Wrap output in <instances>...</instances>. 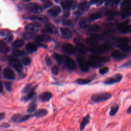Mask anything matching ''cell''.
<instances>
[{
    "label": "cell",
    "mask_w": 131,
    "mask_h": 131,
    "mask_svg": "<svg viewBox=\"0 0 131 131\" xmlns=\"http://www.w3.org/2000/svg\"><path fill=\"white\" fill-rule=\"evenodd\" d=\"M112 94L108 92H102L93 94L91 98V100L95 103H99L109 99Z\"/></svg>",
    "instance_id": "1"
},
{
    "label": "cell",
    "mask_w": 131,
    "mask_h": 131,
    "mask_svg": "<svg viewBox=\"0 0 131 131\" xmlns=\"http://www.w3.org/2000/svg\"><path fill=\"white\" fill-rule=\"evenodd\" d=\"M8 60L9 64L14 68L17 72L20 73L22 72L23 70V66L17 58L9 56L8 58Z\"/></svg>",
    "instance_id": "2"
},
{
    "label": "cell",
    "mask_w": 131,
    "mask_h": 131,
    "mask_svg": "<svg viewBox=\"0 0 131 131\" xmlns=\"http://www.w3.org/2000/svg\"><path fill=\"white\" fill-rule=\"evenodd\" d=\"M129 22V20H127L118 24L117 26L118 30L122 33H129L131 31Z\"/></svg>",
    "instance_id": "3"
},
{
    "label": "cell",
    "mask_w": 131,
    "mask_h": 131,
    "mask_svg": "<svg viewBox=\"0 0 131 131\" xmlns=\"http://www.w3.org/2000/svg\"><path fill=\"white\" fill-rule=\"evenodd\" d=\"M121 16L123 18H126L130 15V5L129 1H124L121 4Z\"/></svg>",
    "instance_id": "4"
},
{
    "label": "cell",
    "mask_w": 131,
    "mask_h": 131,
    "mask_svg": "<svg viewBox=\"0 0 131 131\" xmlns=\"http://www.w3.org/2000/svg\"><path fill=\"white\" fill-rule=\"evenodd\" d=\"M27 9L33 13L40 14L42 12V8L38 4L35 3H30L27 6Z\"/></svg>",
    "instance_id": "5"
},
{
    "label": "cell",
    "mask_w": 131,
    "mask_h": 131,
    "mask_svg": "<svg viewBox=\"0 0 131 131\" xmlns=\"http://www.w3.org/2000/svg\"><path fill=\"white\" fill-rule=\"evenodd\" d=\"M122 78V75L120 74H117L112 77H108L104 81V83L106 85L113 84L115 83L119 82L121 80Z\"/></svg>",
    "instance_id": "6"
},
{
    "label": "cell",
    "mask_w": 131,
    "mask_h": 131,
    "mask_svg": "<svg viewBox=\"0 0 131 131\" xmlns=\"http://www.w3.org/2000/svg\"><path fill=\"white\" fill-rule=\"evenodd\" d=\"M41 28V26L38 23H31L28 24L26 27L25 29L28 33H34L38 32Z\"/></svg>",
    "instance_id": "7"
},
{
    "label": "cell",
    "mask_w": 131,
    "mask_h": 131,
    "mask_svg": "<svg viewBox=\"0 0 131 131\" xmlns=\"http://www.w3.org/2000/svg\"><path fill=\"white\" fill-rule=\"evenodd\" d=\"M89 59L92 60L94 62L102 65L103 63L108 62L110 60V58L107 56H99L97 55H92L90 56Z\"/></svg>",
    "instance_id": "8"
},
{
    "label": "cell",
    "mask_w": 131,
    "mask_h": 131,
    "mask_svg": "<svg viewBox=\"0 0 131 131\" xmlns=\"http://www.w3.org/2000/svg\"><path fill=\"white\" fill-rule=\"evenodd\" d=\"M77 61L81 71L84 72H86L88 71L89 69V66L88 63L87 61L85 59V58L83 57H82V56L78 57L77 58Z\"/></svg>",
    "instance_id": "9"
},
{
    "label": "cell",
    "mask_w": 131,
    "mask_h": 131,
    "mask_svg": "<svg viewBox=\"0 0 131 131\" xmlns=\"http://www.w3.org/2000/svg\"><path fill=\"white\" fill-rule=\"evenodd\" d=\"M91 51L95 53H103L107 51L110 49L109 46L107 43H103L99 47H96L95 48H91Z\"/></svg>",
    "instance_id": "10"
},
{
    "label": "cell",
    "mask_w": 131,
    "mask_h": 131,
    "mask_svg": "<svg viewBox=\"0 0 131 131\" xmlns=\"http://www.w3.org/2000/svg\"><path fill=\"white\" fill-rule=\"evenodd\" d=\"M76 5V2L72 1H63L61 2V6L63 11H70L71 8L74 9Z\"/></svg>",
    "instance_id": "11"
},
{
    "label": "cell",
    "mask_w": 131,
    "mask_h": 131,
    "mask_svg": "<svg viewBox=\"0 0 131 131\" xmlns=\"http://www.w3.org/2000/svg\"><path fill=\"white\" fill-rule=\"evenodd\" d=\"M41 32L47 34H56L57 32V30L54 26L52 24H46L44 28L41 30Z\"/></svg>",
    "instance_id": "12"
},
{
    "label": "cell",
    "mask_w": 131,
    "mask_h": 131,
    "mask_svg": "<svg viewBox=\"0 0 131 131\" xmlns=\"http://www.w3.org/2000/svg\"><path fill=\"white\" fill-rule=\"evenodd\" d=\"M3 75L5 79L9 80H14L15 79V74L10 68H5L3 72Z\"/></svg>",
    "instance_id": "13"
},
{
    "label": "cell",
    "mask_w": 131,
    "mask_h": 131,
    "mask_svg": "<svg viewBox=\"0 0 131 131\" xmlns=\"http://www.w3.org/2000/svg\"><path fill=\"white\" fill-rule=\"evenodd\" d=\"M24 18L27 19H31L34 20H38L43 23L48 22V18L44 16H37V15H24Z\"/></svg>",
    "instance_id": "14"
},
{
    "label": "cell",
    "mask_w": 131,
    "mask_h": 131,
    "mask_svg": "<svg viewBox=\"0 0 131 131\" xmlns=\"http://www.w3.org/2000/svg\"><path fill=\"white\" fill-rule=\"evenodd\" d=\"M62 49L64 52L69 54H73L76 51L74 47L70 43H64L62 46Z\"/></svg>",
    "instance_id": "15"
},
{
    "label": "cell",
    "mask_w": 131,
    "mask_h": 131,
    "mask_svg": "<svg viewBox=\"0 0 131 131\" xmlns=\"http://www.w3.org/2000/svg\"><path fill=\"white\" fill-rule=\"evenodd\" d=\"M48 114V111L45 108H40V109L36 110V111L32 115V117L39 118L47 116Z\"/></svg>",
    "instance_id": "16"
},
{
    "label": "cell",
    "mask_w": 131,
    "mask_h": 131,
    "mask_svg": "<svg viewBox=\"0 0 131 131\" xmlns=\"http://www.w3.org/2000/svg\"><path fill=\"white\" fill-rule=\"evenodd\" d=\"M64 61L67 67L71 70H75L76 68V63L75 61L69 57H66L64 58Z\"/></svg>",
    "instance_id": "17"
},
{
    "label": "cell",
    "mask_w": 131,
    "mask_h": 131,
    "mask_svg": "<svg viewBox=\"0 0 131 131\" xmlns=\"http://www.w3.org/2000/svg\"><path fill=\"white\" fill-rule=\"evenodd\" d=\"M36 88V87L35 86L33 89H32L31 90H30V91L29 92L27 95L23 97L21 99V100L24 102H26L29 101L30 100L33 99L36 95V93L35 92V90Z\"/></svg>",
    "instance_id": "18"
},
{
    "label": "cell",
    "mask_w": 131,
    "mask_h": 131,
    "mask_svg": "<svg viewBox=\"0 0 131 131\" xmlns=\"http://www.w3.org/2000/svg\"><path fill=\"white\" fill-rule=\"evenodd\" d=\"M90 116L89 114L85 116L81 120L80 123V130L83 131L86 126L90 123Z\"/></svg>",
    "instance_id": "19"
},
{
    "label": "cell",
    "mask_w": 131,
    "mask_h": 131,
    "mask_svg": "<svg viewBox=\"0 0 131 131\" xmlns=\"http://www.w3.org/2000/svg\"><path fill=\"white\" fill-rule=\"evenodd\" d=\"M53 95L49 92H45L40 94L39 96V99L42 102H48L52 97Z\"/></svg>",
    "instance_id": "20"
},
{
    "label": "cell",
    "mask_w": 131,
    "mask_h": 131,
    "mask_svg": "<svg viewBox=\"0 0 131 131\" xmlns=\"http://www.w3.org/2000/svg\"><path fill=\"white\" fill-rule=\"evenodd\" d=\"M61 12V8L57 6H55L48 11V13L52 16L58 15Z\"/></svg>",
    "instance_id": "21"
},
{
    "label": "cell",
    "mask_w": 131,
    "mask_h": 131,
    "mask_svg": "<svg viewBox=\"0 0 131 131\" xmlns=\"http://www.w3.org/2000/svg\"><path fill=\"white\" fill-rule=\"evenodd\" d=\"M35 39L37 40V42H47L50 41L52 40V38L48 35L45 34H40L36 36Z\"/></svg>",
    "instance_id": "22"
},
{
    "label": "cell",
    "mask_w": 131,
    "mask_h": 131,
    "mask_svg": "<svg viewBox=\"0 0 131 131\" xmlns=\"http://www.w3.org/2000/svg\"><path fill=\"white\" fill-rule=\"evenodd\" d=\"M111 56L115 59H122L126 57L127 55L125 53H122L119 50H115L112 52Z\"/></svg>",
    "instance_id": "23"
},
{
    "label": "cell",
    "mask_w": 131,
    "mask_h": 131,
    "mask_svg": "<svg viewBox=\"0 0 131 131\" xmlns=\"http://www.w3.org/2000/svg\"><path fill=\"white\" fill-rule=\"evenodd\" d=\"M60 31L62 37L67 39H69L72 37V32L68 28H61L60 29Z\"/></svg>",
    "instance_id": "24"
},
{
    "label": "cell",
    "mask_w": 131,
    "mask_h": 131,
    "mask_svg": "<svg viewBox=\"0 0 131 131\" xmlns=\"http://www.w3.org/2000/svg\"><path fill=\"white\" fill-rule=\"evenodd\" d=\"M90 21L87 18H81L79 23V26L81 29H85L90 25Z\"/></svg>",
    "instance_id": "25"
},
{
    "label": "cell",
    "mask_w": 131,
    "mask_h": 131,
    "mask_svg": "<svg viewBox=\"0 0 131 131\" xmlns=\"http://www.w3.org/2000/svg\"><path fill=\"white\" fill-rule=\"evenodd\" d=\"M85 42L89 46H91V48H95L98 47V45L99 43L98 40L93 37L86 38L85 40Z\"/></svg>",
    "instance_id": "26"
},
{
    "label": "cell",
    "mask_w": 131,
    "mask_h": 131,
    "mask_svg": "<svg viewBox=\"0 0 131 131\" xmlns=\"http://www.w3.org/2000/svg\"><path fill=\"white\" fill-rule=\"evenodd\" d=\"M26 50L29 53H33L37 50V46L34 42H29L25 47Z\"/></svg>",
    "instance_id": "27"
},
{
    "label": "cell",
    "mask_w": 131,
    "mask_h": 131,
    "mask_svg": "<svg viewBox=\"0 0 131 131\" xmlns=\"http://www.w3.org/2000/svg\"><path fill=\"white\" fill-rule=\"evenodd\" d=\"M37 106V104L36 102V99H34L30 103L27 110V112L29 114L34 113L36 110Z\"/></svg>",
    "instance_id": "28"
},
{
    "label": "cell",
    "mask_w": 131,
    "mask_h": 131,
    "mask_svg": "<svg viewBox=\"0 0 131 131\" xmlns=\"http://www.w3.org/2000/svg\"><path fill=\"white\" fill-rule=\"evenodd\" d=\"M75 48L79 52H80L81 53H82V54L86 53L87 51H88V49H87L86 47L82 43H77Z\"/></svg>",
    "instance_id": "29"
},
{
    "label": "cell",
    "mask_w": 131,
    "mask_h": 131,
    "mask_svg": "<svg viewBox=\"0 0 131 131\" xmlns=\"http://www.w3.org/2000/svg\"><path fill=\"white\" fill-rule=\"evenodd\" d=\"M90 6V3L88 2L84 1L80 3L78 5V8L81 11H85L89 9Z\"/></svg>",
    "instance_id": "30"
},
{
    "label": "cell",
    "mask_w": 131,
    "mask_h": 131,
    "mask_svg": "<svg viewBox=\"0 0 131 131\" xmlns=\"http://www.w3.org/2000/svg\"><path fill=\"white\" fill-rule=\"evenodd\" d=\"M9 48L3 40H0V52L2 53H7L9 51Z\"/></svg>",
    "instance_id": "31"
},
{
    "label": "cell",
    "mask_w": 131,
    "mask_h": 131,
    "mask_svg": "<svg viewBox=\"0 0 131 131\" xmlns=\"http://www.w3.org/2000/svg\"><path fill=\"white\" fill-rule=\"evenodd\" d=\"M101 16H102V14L100 12H96L90 14L89 16L88 19L91 21L95 20L97 19H99L101 17Z\"/></svg>",
    "instance_id": "32"
},
{
    "label": "cell",
    "mask_w": 131,
    "mask_h": 131,
    "mask_svg": "<svg viewBox=\"0 0 131 131\" xmlns=\"http://www.w3.org/2000/svg\"><path fill=\"white\" fill-rule=\"evenodd\" d=\"M25 43V41L23 39H17L14 41L12 44V47L14 49H17L21 47Z\"/></svg>",
    "instance_id": "33"
},
{
    "label": "cell",
    "mask_w": 131,
    "mask_h": 131,
    "mask_svg": "<svg viewBox=\"0 0 131 131\" xmlns=\"http://www.w3.org/2000/svg\"><path fill=\"white\" fill-rule=\"evenodd\" d=\"M53 57L59 64H62L64 62V57L58 53H54L53 54Z\"/></svg>",
    "instance_id": "34"
},
{
    "label": "cell",
    "mask_w": 131,
    "mask_h": 131,
    "mask_svg": "<svg viewBox=\"0 0 131 131\" xmlns=\"http://www.w3.org/2000/svg\"><path fill=\"white\" fill-rule=\"evenodd\" d=\"M118 110H119V105L117 104L113 105L111 108V110L109 113L110 116L112 117L115 116L116 114V113L118 112Z\"/></svg>",
    "instance_id": "35"
},
{
    "label": "cell",
    "mask_w": 131,
    "mask_h": 131,
    "mask_svg": "<svg viewBox=\"0 0 131 131\" xmlns=\"http://www.w3.org/2000/svg\"><path fill=\"white\" fill-rule=\"evenodd\" d=\"M100 30V27L98 25H92L91 26L89 29H88V31L90 32H98Z\"/></svg>",
    "instance_id": "36"
},
{
    "label": "cell",
    "mask_w": 131,
    "mask_h": 131,
    "mask_svg": "<svg viewBox=\"0 0 131 131\" xmlns=\"http://www.w3.org/2000/svg\"><path fill=\"white\" fill-rule=\"evenodd\" d=\"M130 41V39L126 37H119L117 39V42L119 44H124V43H127Z\"/></svg>",
    "instance_id": "37"
},
{
    "label": "cell",
    "mask_w": 131,
    "mask_h": 131,
    "mask_svg": "<svg viewBox=\"0 0 131 131\" xmlns=\"http://www.w3.org/2000/svg\"><path fill=\"white\" fill-rule=\"evenodd\" d=\"M91 81V79H82V78H79L76 80V82L80 85H84L89 83Z\"/></svg>",
    "instance_id": "38"
},
{
    "label": "cell",
    "mask_w": 131,
    "mask_h": 131,
    "mask_svg": "<svg viewBox=\"0 0 131 131\" xmlns=\"http://www.w3.org/2000/svg\"><path fill=\"white\" fill-rule=\"evenodd\" d=\"M118 48L124 51H129L130 49V46L127 43L124 44H119L117 46Z\"/></svg>",
    "instance_id": "39"
},
{
    "label": "cell",
    "mask_w": 131,
    "mask_h": 131,
    "mask_svg": "<svg viewBox=\"0 0 131 131\" xmlns=\"http://www.w3.org/2000/svg\"><path fill=\"white\" fill-rule=\"evenodd\" d=\"M31 117H32V115H31V114H27V115H21V116L19 120L18 123L24 122L27 121L28 120H29Z\"/></svg>",
    "instance_id": "40"
},
{
    "label": "cell",
    "mask_w": 131,
    "mask_h": 131,
    "mask_svg": "<svg viewBox=\"0 0 131 131\" xmlns=\"http://www.w3.org/2000/svg\"><path fill=\"white\" fill-rule=\"evenodd\" d=\"M118 11L116 10H109L105 12V15L108 16V17H113L115 16L118 14Z\"/></svg>",
    "instance_id": "41"
},
{
    "label": "cell",
    "mask_w": 131,
    "mask_h": 131,
    "mask_svg": "<svg viewBox=\"0 0 131 131\" xmlns=\"http://www.w3.org/2000/svg\"><path fill=\"white\" fill-rule=\"evenodd\" d=\"M20 61L21 63L25 66H28L30 64L31 62V59L29 57H23L21 58Z\"/></svg>",
    "instance_id": "42"
},
{
    "label": "cell",
    "mask_w": 131,
    "mask_h": 131,
    "mask_svg": "<svg viewBox=\"0 0 131 131\" xmlns=\"http://www.w3.org/2000/svg\"><path fill=\"white\" fill-rule=\"evenodd\" d=\"M20 116L21 114H15L11 117L10 119V121L14 123H18Z\"/></svg>",
    "instance_id": "43"
},
{
    "label": "cell",
    "mask_w": 131,
    "mask_h": 131,
    "mask_svg": "<svg viewBox=\"0 0 131 131\" xmlns=\"http://www.w3.org/2000/svg\"><path fill=\"white\" fill-rule=\"evenodd\" d=\"M25 52L23 51H20L19 50H14L12 51V54L14 57H19L24 55L25 54Z\"/></svg>",
    "instance_id": "44"
},
{
    "label": "cell",
    "mask_w": 131,
    "mask_h": 131,
    "mask_svg": "<svg viewBox=\"0 0 131 131\" xmlns=\"http://www.w3.org/2000/svg\"><path fill=\"white\" fill-rule=\"evenodd\" d=\"M62 23L64 26H67L69 27L73 26V24L72 21L69 19H63L62 20Z\"/></svg>",
    "instance_id": "45"
},
{
    "label": "cell",
    "mask_w": 131,
    "mask_h": 131,
    "mask_svg": "<svg viewBox=\"0 0 131 131\" xmlns=\"http://www.w3.org/2000/svg\"><path fill=\"white\" fill-rule=\"evenodd\" d=\"M59 66H57V65H55L52 68V69H51V71H52V73L55 75H57L59 73Z\"/></svg>",
    "instance_id": "46"
},
{
    "label": "cell",
    "mask_w": 131,
    "mask_h": 131,
    "mask_svg": "<svg viewBox=\"0 0 131 131\" xmlns=\"http://www.w3.org/2000/svg\"><path fill=\"white\" fill-rule=\"evenodd\" d=\"M13 38V35H12L10 32H9V33L6 36V37H5V38H4V40H5L6 42H8V43H10V42H11L12 41Z\"/></svg>",
    "instance_id": "47"
},
{
    "label": "cell",
    "mask_w": 131,
    "mask_h": 131,
    "mask_svg": "<svg viewBox=\"0 0 131 131\" xmlns=\"http://www.w3.org/2000/svg\"><path fill=\"white\" fill-rule=\"evenodd\" d=\"M4 86L6 88V89L8 92H11L12 90V83L8 81H5L4 83Z\"/></svg>",
    "instance_id": "48"
},
{
    "label": "cell",
    "mask_w": 131,
    "mask_h": 131,
    "mask_svg": "<svg viewBox=\"0 0 131 131\" xmlns=\"http://www.w3.org/2000/svg\"><path fill=\"white\" fill-rule=\"evenodd\" d=\"M32 87V84L31 83H28L27 84H26L25 87L23 88V89L22 90V93H27L28 92L30 91L31 88Z\"/></svg>",
    "instance_id": "49"
},
{
    "label": "cell",
    "mask_w": 131,
    "mask_h": 131,
    "mask_svg": "<svg viewBox=\"0 0 131 131\" xmlns=\"http://www.w3.org/2000/svg\"><path fill=\"white\" fill-rule=\"evenodd\" d=\"M53 3L52 2L50 1H45L43 4V8L45 9L49 8L50 7H51L52 6H53Z\"/></svg>",
    "instance_id": "50"
},
{
    "label": "cell",
    "mask_w": 131,
    "mask_h": 131,
    "mask_svg": "<svg viewBox=\"0 0 131 131\" xmlns=\"http://www.w3.org/2000/svg\"><path fill=\"white\" fill-rule=\"evenodd\" d=\"M109 70V69L108 67H104L103 68H101L99 69V73L101 74V75H104V74L106 73L107 72H108Z\"/></svg>",
    "instance_id": "51"
},
{
    "label": "cell",
    "mask_w": 131,
    "mask_h": 131,
    "mask_svg": "<svg viewBox=\"0 0 131 131\" xmlns=\"http://www.w3.org/2000/svg\"><path fill=\"white\" fill-rule=\"evenodd\" d=\"M23 37L26 39H31L32 38V35H31V33L27 32V33H24L23 34Z\"/></svg>",
    "instance_id": "52"
},
{
    "label": "cell",
    "mask_w": 131,
    "mask_h": 131,
    "mask_svg": "<svg viewBox=\"0 0 131 131\" xmlns=\"http://www.w3.org/2000/svg\"><path fill=\"white\" fill-rule=\"evenodd\" d=\"M45 60H46V64L48 66H50L52 64V61L51 60V59L49 57H47L45 59Z\"/></svg>",
    "instance_id": "53"
},
{
    "label": "cell",
    "mask_w": 131,
    "mask_h": 131,
    "mask_svg": "<svg viewBox=\"0 0 131 131\" xmlns=\"http://www.w3.org/2000/svg\"><path fill=\"white\" fill-rule=\"evenodd\" d=\"M10 126V125L8 123H3V124H2L0 125V127H2V128H7L8 127H9Z\"/></svg>",
    "instance_id": "54"
},
{
    "label": "cell",
    "mask_w": 131,
    "mask_h": 131,
    "mask_svg": "<svg viewBox=\"0 0 131 131\" xmlns=\"http://www.w3.org/2000/svg\"><path fill=\"white\" fill-rule=\"evenodd\" d=\"M82 40V39L81 38L79 37H77L74 39V41L75 43H81V41Z\"/></svg>",
    "instance_id": "55"
},
{
    "label": "cell",
    "mask_w": 131,
    "mask_h": 131,
    "mask_svg": "<svg viewBox=\"0 0 131 131\" xmlns=\"http://www.w3.org/2000/svg\"><path fill=\"white\" fill-rule=\"evenodd\" d=\"M9 32L7 31H3L0 32V35L2 36H6Z\"/></svg>",
    "instance_id": "56"
},
{
    "label": "cell",
    "mask_w": 131,
    "mask_h": 131,
    "mask_svg": "<svg viewBox=\"0 0 131 131\" xmlns=\"http://www.w3.org/2000/svg\"><path fill=\"white\" fill-rule=\"evenodd\" d=\"M5 117V114L4 113H0V121L4 119Z\"/></svg>",
    "instance_id": "57"
},
{
    "label": "cell",
    "mask_w": 131,
    "mask_h": 131,
    "mask_svg": "<svg viewBox=\"0 0 131 131\" xmlns=\"http://www.w3.org/2000/svg\"><path fill=\"white\" fill-rule=\"evenodd\" d=\"M3 91V86L2 82L0 81V93H2Z\"/></svg>",
    "instance_id": "58"
},
{
    "label": "cell",
    "mask_w": 131,
    "mask_h": 131,
    "mask_svg": "<svg viewBox=\"0 0 131 131\" xmlns=\"http://www.w3.org/2000/svg\"><path fill=\"white\" fill-rule=\"evenodd\" d=\"M130 113H131V106H129L126 111V113L129 114H130Z\"/></svg>",
    "instance_id": "59"
},
{
    "label": "cell",
    "mask_w": 131,
    "mask_h": 131,
    "mask_svg": "<svg viewBox=\"0 0 131 131\" xmlns=\"http://www.w3.org/2000/svg\"><path fill=\"white\" fill-rule=\"evenodd\" d=\"M1 67H0V73H1ZM0 78H1V74H0Z\"/></svg>",
    "instance_id": "60"
},
{
    "label": "cell",
    "mask_w": 131,
    "mask_h": 131,
    "mask_svg": "<svg viewBox=\"0 0 131 131\" xmlns=\"http://www.w3.org/2000/svg\"><path fill=\"white\" fill-rule=\"evenodd\" d=\"M5 131H14V130H6Z\"/></svg>",
    "instance_id": "61"
}]
</instances>
